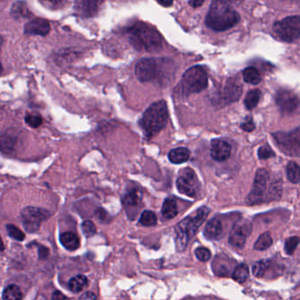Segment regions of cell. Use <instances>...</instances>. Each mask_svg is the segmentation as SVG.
Returning a JSON list of instances; mask_svg holds the SVG:
<instances>
[{
	"instance_id": "e575fe53",
	"label": "cell",
	"mask_w": 300,
	"mask_h": 300,
	"mask_svg": "<svg viewBox=\"0 0 300 300\" xmlns=\"http://www.w3.org/2000/svg\"><path fill=\"white\" fill-rule=\"evenodd\" d=\"M81 229H82V232H83V233H84V236L86 238L93 237L96 233V232H97L95 225L92 221L89 220L84 221L82 223Z\"/></svg>"
},
{
	"instance_id": "b9f144b4",
	"label": "cell",
	"mask_w": 300,
	"mask_h": 300,
	"mask_svg": "<svg viewBox=\"0 0 300 300\" xmlns=\"http://www.w3.org/2000/svg\"><path fill=\"white\" fill-rule=\"evenodd\" d=\"M50 254V250L46 247L39 248V256L41 259H46Z\"/></svg>"
},
{
	"instance_id": "681fc988",
	"label": "cell",
	"mask_w": 300,
	"mask_h": 300,
	"mask_svg": "<svg viewBox=\"0 0 300 300\" xmlns=\"http://www.w3.org/2000/svg\"><path fill=\"white\" fill-rule=\"evenodd\" d=\"M2 43H3V37H2L1 35H0V50H1V46H2ZM2 70H3V68H2V65H1V62H0V74H1Z\"/></svg>"
},
{
	"instance_id": "1f68e13d",
	"label": "cell",
	"mask_w": 300,
	"mask_h": 300,
	"mask_svg": "<svg viewBox=\"0 0 300 300\" xmlns=\"http://www.w3.org/2000/svg\"><path fill=\"white\" fill-rule=\"evenodd\" d=\"M286 174L288 180L291 183L298 184L300 183V167L296 162L291 161L287 165Z\"/></svg>"
},
{
	"instance_id": "9a60e30c",
	"label": "cell",
	"mask_w": 300,
	"mask_h": 300,
	"mask_svg": "<svg viewBox=\"0 0 300 300\" xmlns=\"http://www.w3.org/2000/svg\"><path fill=\"white\" fill-rule=\"evenodd\" d=\"M102 2L103 0H77L74 8L81 17L91 18L97 14Z\"/></svg>"
},
{
	"instance_id": "4dcf8cb0",
	"label": "cell",
	"mask_w": 300,
	"mask_h": 300,
	"mask_svg": "<svg viewBox=\"0 0 300 300\" xmlns=\"http://www.w3.org/2000/svg\"><path fill=\"white\" fill-rule=\"evenodd\" d=\"M22 292L19 287L15 284L6 287L3 292V299L5 300H22Z\"/></svg>"
},
{
	"instance_id": "7dc6e473",
	"label": "cell",
	"mask_w": 300,
	"mask_h": 300,
	"mask_svg": "<svg viewBox=\"0 0 300 300\" xmlns=\"http://www.w3.org/2000/svg\"><path fill=\"white\" fill-rule=\"evenodd\" d=\"M80 300H96V296L93 292H86L80 297Z\"/></svg>"
},
{
	"instance_id": "d6a6232c",
	"label": "cell",
	"mask_w": 300,
	"mask_h": 300,
	"mask_svg": "<svg viewBox=\"0 0 300 300\" xmlns=\"http://www.w3.org/2000/svg\"><path fill=\"white\" fill-rule=\"evenodd\" d=\"M139 223L144 226H153L157 224V217L152 211H145L141 214Z\"/></svg>"
},
{
	"instance_id": "ba28073f",
	"label": "cell",
	"mask_w": 300,
	"mask_h": 300,
	"mask_svg": "<svg viewBox=\"0 0 300 300\" xmlns=\"http://www.w3.org/2000/svg\"><path fill=\"white\" fill-rule=\"evenodd\" d=\"M272 136L276 141L277 147L289 156L298 157L300 152V128L297 127L294 131L285 133L278 132L273 133Z\"/></svg>"
},
{
	"instance_id": "ffe728a7",
	"label": "cell",
	"mask_w": 300,
	"mask_h": 300,
	"mask_svg": "<svg viewBox=\"0 0 300 300\" xmlns=\"http://www.w3.org/2000/svg\"><path fill=\"white\" fill-rule=\"evenodd\" d=\"M60 242L65 249L69 251H75L80 248V239L74 233L66 232L60 235Z\"/></svg>"
},
{
	"instance_id": "5b68a950",
	"label": "cell",
	"mask_w": 300,
	"mask_h": 300,
	"mask_svg": "<svg viewBox=\"0 0 300 300\" xmlns=\"http://www.w3.org/2000/svg\"><path fill=\"white\" fill-rule=\"evenodd\" d=\"M167 105L165 100H159L146 109L139 121V125L147 137H152L167 126Z\"/></svg>"
},
{
	"instance_id": "2e32d148",
	"label": "cell",
	"mask_w": 300,
	"mask_h": 300,
	"mask_svg": "<svg viewBox=\"0 0 300 300\" xmlns=\"http://www.w3.org/2000/svg\"><path fill=\"white\" fill-rule=\"evenodd\" d=\"M231 147L230 144L226 141L222 139H214L211 142V155L213 160L216 161H225L230 158Z\"/></svg>"
},
{
	"instance_id": "ee69618b",
	"label": "cell",
	"mask_w": 300,
	"mask_h": 300,
	"mask_svg": "<svg viewBox=\"0 0 300 300\" xmlns=\"http://www.w3.org/2000/svg\"><path fill=\"white\" fill-rule=\"evenodd\" d=\"M204 3V0H189V5L192 6L193 8H198L202 6Z\"/></svg>"
},
{
	"instance_id": "f546056e",
	"label": "cell",
	"mask_w": 300,
	"mask_h": 300,
	"mask_svg": "<svg viewBox=\"0 0 300 300\" xmlns=\"http://www.w3.org/2000/svg\"><path fill=\"white\" fill-rule=\"evenodd\" d=\"M270 266H271L270 260H262V261H259L257 263H254L253 268H252L253 276L255 277H259V278L264 277Z\"/></svg>"
},
{
	"instance_id": "8d00e7d4",
	"label": "cell",
	"mask_w": 300,
	"mask_h": 300,
	"mask_svg": "<svg viewBox=\"0 0 300 300\" xmlns=\"http://www.w3.org/2000/svg\"><path fill=\"white\" fill-rule=\"evenodd\" d=\"M299 243H300V238L298 236L289 238L285 241V245H284L285 253H288V254H292L295 252L296 249L299 246Z\"/></svg>"
},
{
	"instance_id": "6da1fadb",
	"label": "cell",
	"mask_w": 300,
	"mask_h": 300,
	"mask_svg": "<svg viewBox=\"0 0 300 300\" xmlns=\"http://www.w3.org/2000/svg\"><path fill=\"white\" fill-rule=\"evenodd\" d=\"M237 0H212L205 22L209 28L217 32L231 29L239 23L240 16L233 7Z\"/></svg>"
},
{
	"instance_id": "83f0119b",
	"label": "cell",
	"mask_w": 300,
	"mask_h": 300,
	"mask_svg": "<svg viewBox=\"0 0 300 300\" xmlns=\"http://www.w3.org/2000/svg\"><path fill=\"white\" fill-rule=\"evenodd\" d=\"M249 267L247 264H240L238 267H235L232 277L233 278V280L238 282L239 283H242L248 280L249 277Z\"/></svg>"
},
{
	"instance_id": "8992f818",
	"label": "cell",
	"mask_w": 300,
	"mask_h": 300,
	"mask_svg": "<svg viewBox=\"0 0 300 300\" xmlns=\"http://www.w3.org/2000/svg\"><path fill=\"white\" fill-rule=\"evenodd\" d=\"M208 86V74L202 66H196L189 68L183 74L180 83L181 93L185 96L198 94Z\"/></svg>"
},
{
	"instance_id": "c3c4849f",
	"label": "cell",
	"mask_w": 300,
	"mask_h": 300,
	"mask_svg": "<svg viewBox=\"0 0 300 300\" xmlns=\"http://www.w3.org/2000/svg\"><path fill=\"white\" fill-rule=\"evenodd\" d=\"M5 250V245H4V242H3V240L1 239V237H0V252H3Z\"/></svg>"
},
{
	"instance_id": "bcb514c9",
	"label": "cell",
	"mask_w": 300,
	"mask_h": 300,
	"mask_svg": "<svg viewBox=\"0 0 300 300\" xmlns=\"http://www.w3.org/2000/svg\"><path fill=\"white\" fill-rule=\"evenodd\" d=\"M157 2L164 7H170L174 4V0H157Z\"/></svg>"
},
{
	"instance_id": "5bb4252c",
	"label": "cell",
	"mask_w": 300,
	"mask_h": 300,
	"mask_svg": "<svg viewBox=\"0 0 300 300\" xmlns=\"http://www.w3.org/2000/svg\"><path fill=\"white\" fill-rule=\"evenodd\" d=\"M241 95H242V85L239 83V80L236 79H229L223 88L219 101L223 106L233 103L239 100Z\"/></svg>"
},
{
	"instance_id": "7bdbcfd3",
	"label": "cell",
	"mask_w": 300,
	"mask_h": 300,
	"mask_svg": "<svg viewBox=\"0 0 300 300\" xmlns=\"http://www.w3.org/2000/svg\"><path fill=\"white\" fill-rule=\"evenodd\" d=\"M97 217H98L99 219L101 221H106L107 217H108V213L106 211L102 210V209H100L97 211Z\"/></svg>"
},
{
	"instance_id": "60d3db41",
	"label": "cell",
	"mask_w": 300,
	"mask_h": 300,
	"mask_svg": "<svg viewBox=\"0 0 300 300\" xmlns=\"http://www.w3.org/2000/svg\"><path fill=\"white\" fill-rule=\"evenodd\" d=\"M240 128L245 132H253V130L255 129V125H254L253 118L251 117H248L244 122L240 124Z\"/></svg>"
},
{
	"instance_id": "30bf717a",
	"label": "cell",
	"mask_w": 300,
	"mask_h": 300,
	"mask_svg": "<svg viewBox=\"0 0 300 300\" xmlns=\"http://www.w3.org/2000/svg\"><path fill=\"white\" fill-rule=\"evenodd\" d=\"M20 217L25 230L33 233L39 230L43 221L50 217V213L41 208L27 207L21 211Z\"/></svg>"
},
{
	"instance_id": "7402d4cb",
	"label": "cell",
	"mask_w": 300,
	"mask_h": 300,
	"mask_svg": "<svg viewBox=\"0 0 300 300\" xmlns=\"http://www.w3.org/2000/svg\"><path fill=\"white\" fill-rule=\"evenodd\" d=\"M177 214H178V207L176 201L174 198L166 199L162 206V215L167 219H172L177 216Z\"/></svg>"
},
{
	"instance_id": "ac0fdd59",
	"label": "cell",
	"mask_w": 300,
	"mask_h": 300,
	"mask_svg": "<svg viewBox=\"0 0 300 300\" xmlns=\"http://www.w3.org/2000/svg\"><path fill=\"white\" fill-rule=\"evenodd\" d=\"M143 193L139 188H132L123 196L122 203L127 210L137 209L142 202Z\"/></svg>"
},
{
	"instance_id": "7a4b0ae2",
	"label": "cell",
	"mask_w": 300,
	"mask_h": 300,
	"mask_svg": "<svg viewBox=\"0 0 300 300\" xmlns=\"http://www.w3.org/2000/svg\"><path fill=\"white\" fill-rule=\"evenodd\" d=\"M128 33L133 47L138 51L158 52L163 48V38L160 32L145 22H136Z\"/></svg>"
},
{
	"instance_id": "ab89813d",
	"label": "cell",
	"mask_w": 300,
	"mask_h": 300,
	"mask_svg": "<svg viewBox=\"0 0 300 300\" xmlns=\"http://www.w3.org/2000/svg\"><path fill=\"white\" fill-rule=\"evenodd\" d=\"M275 156V152L268 145L261 146L258 150V157L261 160H267Z\"/></svg>"
},
{
	"instance_id": "9c48e42d",
	"label": "cell",
	"mask_w": 300,
	"mask_h": 300,
	"mask_svg": "<svg viewBox=\"0 0 300 300\" xmlns=\"http://www.w3.org/2000/svg\"><path fill=\"white\" fill-rule=\"evenodd\" d=\"M269 182V174L266 169H259L255 174L253 188L246 199L249 205H254L265 202V193L267 190V184Z\"/></svg>"
},
{
	"instance_id": "74e56055",
	"label": "cell",
	"mask_w": 300,
	"mask_h": 300,
	"mask_svg": "<svg viewBox=\"0 0 300 300\" xmlns=\"http://www.w3.org/2000/svg\"><path fill=\"white\" fill-rule=\"evenodd\" d=\"M41 3L49 9H60L66 5L68 0H40Z\"/></svg>"
},
{
	"instance_id": "d590c367",
	"label": "cell",
	"mask_w": 300,
	"mask_h": 300,
	"mask_svg": "<svg viewBox=\"0 0 300 300\" xmlns=\"http://www.w3.org/2000/svg\"><path fill=\"white\" fill-rule=\"evenodd\" d=\"M25 121L27 122L28 126L33 128V129H36L38 127L41 126L42 123V118L40 115L38 114H30L28 115L26 118H25Z\"/></svg>"
},
{
	"instance_id": "d4e9b609",
	"label": "cell",
	"mask_w": 300,
	"mask_h": 300,
	"mask_svg": "<svg viewBox=\"0 0 300 300\" xmlns=\"http://www.w3.org/2000/svg\"><path fill=\"white\" fill-rule=\"evenodd\" d=\"M243 79L245 82L251 84H258L262 81L261 73L256 68L254 67H248L243 70Z\"/></svg>"
},
{
	"instance_id": "d6986e66",
	"label": "cell",
	"mask_w": 300,
	"mask_h": 300,
	"mask_svg": "<svg viewBox=\"0 0 300 300\" xmlns=\"http://www.w3.org/2000/svg\"><path fill=\"white\" fill-rule=\"evenodd\" d=\"M222 232H223V226L220 221L217 218H212L207 223L203 234L207 239H216L220 237Z\"/></svg>"
},
{
	"instance_id": "4fadbf2b",
	"label": "cell",
	"mask_w": 300,
	"mask_h": 300,
	"mask_svg": "<svg viewBox=\"0 0 300 300\" xmlns=\"http://www.w3.org/2000/svg\"><path fill=\"white\" fill-rule=\"evenodd\" d=\"M276 101L280 110L284 114L295 112L300 105V100L297 94L286 89L279 90L277 92Z\"/></svg>"
},
{
	"instance_id": "7c38bea8",
	"label": "cell",
	"mask_w": 300,
	"mask_h": 300,
	"mask_svg": "<svg viewBox=\"0 0 300 300\" xmlns=\"http://www.w3.org/2000/svg\"><path fill=\"white\" fill-rule=\"evenodd\" d=\"M252 233V224L247 219L238 221L231 231L229 243L237 249H242Z\"/></svg>"
},
{
	"instance_id": "603a6c76",
	"label": "cell",
	"mask_w": 300,
	"mask_h": 300,
	"mask_svg": "<svg viewBox=\"0 0 300 300\" xmlns=\"http://www.w3.org/2000/svg\"><path fill=\"white\" fill-rule=\"evenodd\" d=\"M11 14L15 19H24L28 18L31 14L28 10L27 4L24 1H17L12 6Z\"/></svg>"
},
{
	"instance_id": "3957f363",
	"label": "cell",
	"mask_w": 300,
	"mask_h": 300,
	"mask_svg": "<svg viewBox=\"0 0 300 300\" xmlns=\"http://www.w3.org/2000/svg\"><path fill=\"white\" fill-rule=\"evenodd\" d=\"M174 62L167 58H142L135 67L137 79L141 82L167 81L170 80Z\"/></svg>"
},
{
	"instance_id": "44dd1931",
	"label": "cell",
	"mask_w": 300,
	"mask_h": 300,
	"mask_svg": "<svg viewBox=\"0 0 300 300\" xmlns=\"http://www.w3.org/2000/svg\"><path fill=\"white\" fill-rule=\"evenodd\" d=\"M190 157V151L187 148L179 147L174 150H170L169 152V160L174 164H183L188 161Z\"/></svg>"
},
{
	"instance_id": "e0dca14e",
	"label": "cell",
	"mask_w": 300,
	"mask_h": 300,
	"mask_svg": "<svg viewBox=\"0 0 300 300\" xmlns=\"http://www.w3.org/2000/svg\"><path fill=\"white\" fill-rule=\"evenodd\" d=\"M24 31L29 35H47L50 31V25L44 19H34L26 24Z\"/></svg>"
},
{
	"instance_id": "f1b7e54d",
	"label": "cell",
	"mask_w": 300,
	"mask_h": 300,
	"mask_svg": "<svg viewBox=\"0 0 300 300\" xmlns=\"http://www.w3.org/2000/svg\"><path fill=\"white\" fill-rule=\"evenodd\" d=\"M272 237H271L270 233L267 232V233H264L263 234L260 235V237L253 246V249L255 250H258V251H264V250L269 249L272 246Z\"/></svg>"
},
{
	"instance_id": "52a82bcc",
	"label": "cell",
	"mask_w": 300,
	"mask_h": 300,
	"mask_svg": "<svg viewBox=\"0 0 300 300\" xmlns=\"http://www.w3.org/2000/svg\"><path fill=\"white\" fill-rule=\"evenodd\" d=\"M276 36L283 42H295L300 37V16H291L277 21L273 27Z\"/></svg>"
},
{
	"instance_id": "484cf974",
	"label": "cell",
	"mask_w": 300,
	"mask_h": 300,
	"mask_svg": "<svg viewBox=\"0 0 300 300\" xmlns=\"http://www.w3.org/2000/svg\"><path fill=\"white\" fill-rule=\"evenodd\" d=\"M87 283H88V280L86 277H84L83 275H79L70 279L69 282V288L72 292L79 293L84 290V287L87 285Z\"/></svg>"
},
{
	"instance_id": "8fae6325",
	"label": "cell",
	"mask_w": 300,
	"mask_h": 300,
	"mask_svg": "<svg viewBox=\"0 0 300 300\" xmlns=\"http://www.w3.org/2000/svg\"><path fill=\"white\" fill-rule=\"evenodd\" d=\"M176 187L181 194L189 197H196L200 188V183L195 171L188 167L182 170L176 182Z\"/></svg>"
},
{
	"instance_id": "277c9868",
	"label": "cell",
	"mask_w": 300,
	"mask_h": 300,
	"mask_svg": "<svg viewBox=\"0 0 300 300\" xmlns=\"http://www.w3.org/2000/svg\"><path fill=\"white\" fill-rule=\"evenodd\" d=\"M209 213L210 210L207 207H201L175 226V246L178 252H183L187 248L188 241L192 239L199 227L206 220Z\"/></svg>"
},
{
	"instance_id": "f35d334b",
	"label": "cell",
	"mask_w": 300,
	"mask_h": 300,
	"mask_svg": "<svg viewBox=\"0 0 300 300\" xmlns=\"http://www.w3.org/2000/svg\"><path fill=\"white\" fill-rule=\"evenodd\" d=\"M195 253H196V256L197 258L201 261V262H207L209 261L211 257V252L209 249L206 248H203V247H200V248H197L195 250Z\"/></svg>"
},
{
	"instance_id": "cb8c5ba5",
	"label": "cell",
	"mask_w": 300,
	"mask_h": 300,
	"mask_svg": "<svg viewBox=\"0 0 300 300\" xmlns=\"http://www.w3.org/2000/svg\"><path fill=\"white\" fill-rule=\"evenodd\" d=\"M16 139L8 134L0 135V150L4 153H12L15 150Z\"/></svg>"
},
{
	"instance_id": "f6af8a7d",
	"label": "cell",
	"mask_w": 300,
	"mask_h": 300,
	"mask_svg": "<svg viewBox=\"0 0 300 300\" xmlns=\"http://www.w3.org/2000/svg\"><path fill=\"white\" fill-rule=\"evenodd\" d=\"M67 299L68 298L61 293L60 291H55L54 294L52 296V300H67Z\"/></svg>"
},
{
	"instance_id": "4316f807",
	"label": "cell",
	"mask_w": 300,
	"mask_h": 300,
	"mask_svg": "<svg viewBox=\"0 0 300 300\" xmlns=\"http://www.w3.org/2000/svg\"><path fill=\"white\" fill-rule=\"evenodd\" d=\"M261 96H262V93L260 90L253 89L249 91L245 98L244 103L246 108L249 110H252L255 108L260 101Z\"/></svg>"
},
{
	"instance_id": "836d02e7",
	"label": "cell",
	"mask_w": 300,
	"mask_h": 300,
	"mask_svg": "<svg viewBox=\"0 0 300 300\" xmlns=\"http://www.w3.org/2000/svg\"><path fill=\"white\" fill-rule=\"evenodd\" d=\"M6 230H7V233L9 234L10 237L15 239V240L22 241L25 239V237H26L25 233L17 226L14 225H6Z\"/></svg>"
}]
</instances>
